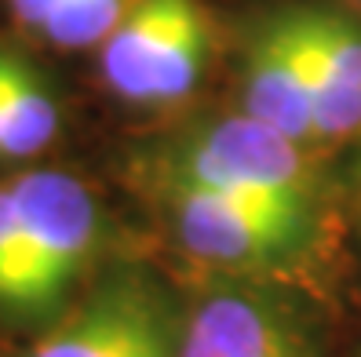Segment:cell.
<instances>
[{
  "instance_id": "1",
  "label": "cell",
  "mask_w": 361,
  "mask_h": 357,
  "mask_svg": "<svg viewBox=\"0 0 361 357\" xmlns=\"http://www.w3.org/2000/svg\"><path fill=\"white\" fill-rule=\"evenodd\" d=\"M310 146L241 113H197L179 128L139 139L124 150V175L168 179L281 212L325 215L322 179Z\"/></svg>"
},
{
  "instance_id": "2",
  "label": "cell",
  "mask_w": 361,
  "mask_h": 357,
  "mask_svg": "<svg viewBox=\"0 0 361 357\" xmlns=\"http://www.w3.org/2000/svg\"><path fill=\"white\" fill-rule=\"evenodd\" d=\"M23 237L0 277V321L44 328L88 284L110 241V212L88 175L66 164L11 168Z\"/></svg>"
},
{
  "instance_id": "3",
  "label": "cell",
  "mask_w": 361,
  "mask_h": 357,
  "mask_svg": "<svg viewBox=\"0 0 361 357\" xmlns=\"http://www.w3.org/2000/svg\"><path fill=\"white\" fill-rule=\"evenodd\" d=\"M223 26L208 0H135L92 51L102 95L132 113H176L219 58Z\"/></svg>"
},
{
  "instance_id": "4",
  "label": "cell",
  "mask_w": 361,
  "mask_h": 357,
  "mask_svg": "<svg viewBox=\"0 0 361 357\" xmlns=\"http://www.w3.org/2000/svg\"><path fill=\"white\" fill-rule=\"evenodd\" d=\"M132 186L154 201L186 256L226 274H295L325 237V215L281 212L168 179Z\"/></svg>"
},
{
  "instance_id": "5",
  "label": "cell",
  "mask_w": 361,
  "mask_h": 357,
  "mask_svg": "<svg viewBox=\"0 0 361 357\" xmlns=\"http://www.w3.org/2000/svg\"><path fill=\"white\" fill-rule=\"evenodd\" d=\"M176 346L168 292L139 266L102 263L18 357H176Z\"/></svg>"
},
{
  "instance_id": "6",
  "label": "cell",
  "mask_w": 361,
  "mask_h": 357,
  "mask_svg": "<svg viewBox=\"0 0 361 357\" xmlns=\"http://www.w3.org/2000/svg\"><path fill=\"white\" fill-rule=\"evenodd\" d=\"M285 15L307 73L317 150L361 139V11L332 0H288Z\"/></svg>"
},
{
  "instance_id": "7",
  "label": "cell",
  "mask_w": 361,
  "mask_h": 357,
  "mask_svg": "<svg viewBox=\"0 0 361 357\" xmlns=\"http://www.w3.org/2000/svg\"><path fill=\"white\" fill-rule=\"evenodd\" d=\"M238 110L317 150L310 88L285 4L267 8L245 30L241 62H238Z\"/></svg>"
},
{
  "instance_id": "8",
  "label": "cell",
  "mask_w": 361,
  "mask_h": 357,
  "mask_svg": "<svg viewBox=\"0 0 361 357\" xmlns=\"http://www.w3.org/2000/svg\"><path fill=\"white\" fill-rule=\"evenodd\" d=\"M66 132V88L33 44L0 33V172L48 161Z\"/></svg>"
},
{
  "instance_id": "9",
  "label": "cell",
  "mask_w": 361,
  "mask_h": 357,
  "mask_svg": "<svg viewBox=\"0 0 361 357\" xmlns=\"http://www.w3.org/2000/svg\"><path fill=\"white\" fill-rule=\"evenodd\" d=\"M176 357H310L288 313L263 292L216 288L190 310Z\"/></svg>"
},
{
  "instance_id": "10",
  "label": "cell",
  "mask_w": 361,
  "mask_h": 357,
  "mask_svg": "<svg viewBox=\"0 0 361 357\" xmlns=\"http://www.w3.org/2000/svg\"><path fill=\"white\" fill-rule=\"evenodd\" d=\"M132 4L135 0H62L33 48L48 55H92L117 30Z\"/></svg>"
},
{
  "instance_id": "11",
  "label": "cell",
  "mask_w": 361,
  "mask_h": 357,
  "mask_svg": "<svg viewBox=\"0 0 361 357\" xmlns=\"http://www.w3.org/2000/svg\"><path fill=\"white\" fill-rule=\"evenodd\" d=\"M59 8L62 0H0V11L8 18V33H15L26 44H33L40 37V30L51 23V15Z\"/></svg>"
},
{
  "instance_id": "12",
  "label": "cell",
  "mask_w": 361,
  "mask_h": 357,
  "mask_svg": "<svg viewBox=\"0 0 361 357\" xmlns=\"http://www.w3.org/2000/svg\"><path fill=\"white\" fill-rule=\"evenodd\" d=\"M354 186H357V204H361V157H357V172H354Z\"/></svg>"
},
{
  "instance_id": "13",
  "label": "cell",
  "mask_w": 361,
  "mask_h": 357,
  "mask_svg": "<svg viewBox=\"0 0 361 357\" xmlns=\"http://www.w3.org/2000/svg\"><path fill=\"white\" fill-rule=\"evenodd\" d=\"M339 4H347V8H354V11H361V0H339Z\"/></svg>"
}]
</instances>
